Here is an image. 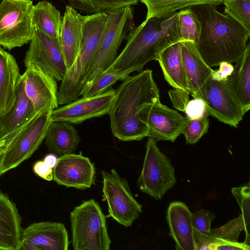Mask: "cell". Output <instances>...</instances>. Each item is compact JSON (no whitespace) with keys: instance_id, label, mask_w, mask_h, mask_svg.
Wrapping results in <instances>:
<instances>
[{"instance_id":"23","label":"cell","mask_w":250,"mask_h":250,"mask_svg":"<svg viewBox=\"0 0 250 250\" xmlns=\"http://www.w3.org/2000/svg\"><path fill=\"white\" fill-rule=\"evenodd\" d=\"M39 114L25 92L21 79L14 105L10 111L0 117V125L4 136L20 131Z\"/></svg>"},{"instance_id":"31","label":"cell","mask_w":250,"mask_h":250,"mask_svg":"<svg viewBox=\"0 0 250 250\" xmlns=\"http://www.w3.org/2000/svg\"><path fill=\"white\" fill-rule=\"evenodd\" d=\"M178 23L182 41L197 43L201 31V23L190 7L178 12Z\"/></svg>"},{"instance_id":"18","label":"cell","mask_w":250,"mask_h":250,"mask_svg":"<svg viewBox=\"0 0 250 250\" xmlns=\"http://www.w3.org/2000/svg\"><path fill=\"white\" fill-rule=\"evenodd\" d=\"M21 80L16 59L0 46V117L14 105Z\"/></svg>"},{"instance_id":"30","label":"cell","mask_w":250,"mask_h":250,"mask_svg":"<svg viewBox=\"0 0 250 250\" xmlns=\"http://www.w3.org/2000/svg\"><path fill=\"white\" fill-rule=\"evenodd\" d=\"M139 0H68L69 6L88 15L107 13L138 3Z\"/></svg>"},{"instance_id":"3","label":"cell","mask_w":250,"mask_h":250,"mask_svg":"<svg viewBox=\"0 0 250 250\" xmlns=\"http://www.w3.org/2000/svg\"><path fill=\"white\" fill-rule=\"evenodd\" d=\"M127 42L111 65L125 71H141L149 62L156 60L167 47L181 42L178 23V12L167 16L146 19L132 29Z\"/></svg>"},{"instance_id":"16","label":"cell","mask_w":250,"mask_h":250,"mask_svg":"<svg viewBox=\"0 0 250 250\" xmlns=\"http://www.w3.org/2000/svg\"><path fill=\"white\" fill-rule=\"evenodd\" d=\"M53 175L59 185L84 190L95 184L96 170L89 158L71 153L58 157Z\"/></svg>"},{"instance_id":"5","label":"cell","mask_w":250,"mask_h":250,"mask_svg":"<svg viewBox=\"0 0 250 250\" xmlns=\"http://www.w3.org/2000/svg\"><path fill=\"white\" fill-rule=\"evenodd\" d=\"M106 217L93 199L83 201L70 214L72 245L74 250H109Z\"/></svg>"},{"instance_id":"32","label":"cell","mask_w":250,"mask_h":250,"mask_svg":"<svg viewBox=\"0 0 250 250\" xmlns=\"http://www.w3.org/2000/svg\"><path fill=\"white\" fill-rule=\"evenodd\" d=\"M250 222H248L243 215H240L231 220L225 225L215 229H210V234L213 236L225 240L237 242L238 237L242 230L246 232V239L244 242L250 245Z\"/></svg>"},{"instance_id":"22","label":"cell","mask_w":250,"mask_h":250,"mask_svg":"<svg viewBox=\"0 0 250 250\" xmlns=\"http://www.w3.org/2000/svg\"><path fill=\"white\" fill-rule=\"evenodd\" d=\"M181 55L188 89L193 96L210 77L214 70L206 63L196 44L192 42L181 41Z\"/></svg>"},{"instance_id":"12","label":"cell","mask_w":250,"mask_h":250,"mask_svg":"<svg viewBox=\"0 0 250 250\" xmlns=\"http://www.w3.org/2000/svg\"><path fill=\"white\" fill-rule=\"evenodd\" d=\"M25 67L35 65L61 82L67 70L59 39L33 27L32 39L24 60Z\"/></svg>"},{"instance_id":"36","label":"cell","mask_w":250,"mask_h":250,"mask_svg":"<svg viewBox=\"0 0 250 250\" xmlns=\"http://www.w3.org/2000/svg\"><path fill=\"white\" fill-rule=\"evenodd\" d=\"M231 192L240 206L241 214L250 222V183L244 186L232 188Z\"/></svg>"},{"instance_id":"15","label":"cell","mask_w":250,"mask_h":250,"mask_svg":"<svg viewBox=\"0 0 250 250\" xmlns=\"http://www.w3.org/2000/svg\"><path fill=\"white\" fill-rule=\"evenodd\" d=\"M69 245L63 224L41 222L22 229L18 250H68Z\"/></svg>"},{"instance_id":"2","label":"cell","mask_w":250,"mask_h":250,"mask_svg":"<svg viewBox=\"0 0 250 250\" xmlns=\"http://www.w3.org/2000/svg\"><path fill=\"white\" fill-rule=\"evenodd\" d=\"M160 100L159 90L151 70L127 76L116 90L108 113L113 136L123 141H139L147 137V126L139 118L141 106Z\"/></svg>"},{"instance_id":"45","label":"cell","mask_w":250,"mask_h":250,"mask_svg":"<svg viewBox=\"0 0 250 250\" xmlns=\"http://www.w3.org/2000/svg\"><path fill=\"white\" fill-rule=\"evenodd\" d=\"M4 151H3L2 152H0V176L2 174L1 171V167L2 164V160L4 156Z\"/></svg>"},{"instance_id":"21","label":"cell","mask_w":250,"mask_h":250,"mask_svg":"<svg viewBox=\"0 0 250 250\" xmlns=\"http://www.w3.org/2000/svg\"><path fill=\"white\" fill-rule=\"evenodd\" d=\"M82 16L74 8L69 5L66 6L59 39L67 69L74 63L79 51Z\"/></svg>"},{"instance_id":"25","label":"cell","mask_w":250,"mask_h":250,"mask_svg":"<svg viewBox=\"0 0 250 250\" xmlns=\"http://www.w3.org/2000/svg\"><path fill=\"white\" fill-rule=\"evenodd\" d=\"M156 61L160 64L165 80L171 86L189 92L181 55V42L165 49Z\"/></svg>"},{"instance_id":"44","label":"cell","mask_w":250,"mask_h":250,"mask_svg":"<svg viewBox=\"0 0 250 250\" xmlns=\"http://www.w3.org/2000/svg\"><path fill=\"white\" fill-rule=\"evenodd\" d=\"M20 132L16 133L14 134L8 136L0 140V152L5 151L6 150L9 143Z\"/></svg>"},{"instance_id":"47","label":"cell","mask_w":250,"mask_h":250,"mask_svg":"<svg viewBox=\"0 0 250 250\" xmlns=\"http://www.w3.org/2000/svg\"><path fill=\"white\" fill-rule=\"evenodd\" d=\"M3 0H0V4H1V2Z\"/></svg>"},{"instance_id":"19","label":"cell","mask_w":250,"mask_h":250,"mask_svg":"<svg viewBox=\"0 0 250 250\" xmlns=\"http://www.w3.org/2000/svg\"><path fill=\"white\" fill-rule=\"evenodd\" d=\"M167 221L169 235L175 243L176 250H194L191 212L182 202L174 201L167 209Z\"/></svg>"},{"instance_id":"26","label":"cell","mask_w":250,"mask_h":250,"mask_svg":"<svg viewBox=\"0 0 250 250\" xmlns=\"http://www.w3.org/2000/svg\"><path fill=\"white\" fill-rule=\"evenodd\" d=\"M233 71L228 78L233 92L245 112L250 108V43L235 62Z\"/></svg>"},{"instance_id":"14","label":"cell","mask_w":250,"mask_h":250,"mask_svg":"<svg viewBox=\"0 0 250 250\" xmlns=\"http://www.w3.org/2000/svg\"><path fill=\"white\" fill-rule=\"evenodd\" d=\"M115 91L116 90L109 89L103 94L79 98L57 108L51 112V121H63L78 124L93 118L108 114Z\"/></svg>"},{"instance_id":"17","label":"cell","mask_w":250,"mask_h":250,"mask_svg":"<svg viewBox=\"0 0 250 250\" xmlns=\"http://www.w3.org/2000/svg\"><path fill=\"white\" fill-rule=\"evenodd\" d=\"M21 75L25 92L37 113L58 108L57 81L35 65H29Z\"/></svg>"},{"instance_id":"13","label":"cell","mask_w":250,"mask_h":250,"mask_svg":"<svg viewBox=\"0 0 250 250\" xmlns=\"http://www.w3.org/2000/svg\"><path fill=\"white\" fill-rule=\"evenodd\" d=\"M138 115L139 119L147 127V137L156 142H174L181 134L187 120L176 111L162 104L160 100L143 104Z\"/></svg>"},{"instance_id":"37","label":"cell","mask_w":250,"mask_h":250,"mask_svg":"<svg viewBox=\"0 0 250 250\" xmlns=\"http://www.w3.org/2000/svg\"><path fill=\"white\" fill-rule=\"evenodd\" d=\"M194 250H215L217 238L211 234H206L193 228Z\"/></svg>"},{"instance_id":"20","label":"cell","mask_w":250,"mask_h":250,"mask_svg":"<svg viewBox=\"0 0 250 250\" xmlns=\"http://www.w3.org/2000/svg\"><path fill=\"white\" fill-rule=\"evenodd\" d=\"M18 208L0 191V250H18L22 229Z\"/></svg>"},{"instance_id":"28","label":"cell","mask_w":250,"mask_h":250,"mask_svg":"<svg viewBox=\"0 0 250 250\" xmlns=\"http://www.w3.org/2000/svg\"><path fill=\"white\" fill-rule=\"evenodd\" d=\"M147 8L146 19L167 16L179 10L200 4L218 5L223 0H140Z\"/></svg>"},{"instance_id":"7","label":"cell","mask_w":250,"mask_h":250,"mask_svg":"<svg viewBox=\"0 0 250 250\" xmlns=\"http://www.w3.org/2000/svg\"><path fill=\"white\" fill-rule=\"evenodd\" d=\"M32 0H3L0 4V45L10 50L30 42L33 34Z\"/></svg>"},{"instance_id":"43","label":"cell","mask_w":250,"mask_h":250,"mask_svg":"<svg viewBox=\"0 0 250 250\" xmlns=\"http://www.w3.org/2000/svg\"><path fill=\"white\" fill-rule=\"evenodd\" d=\"M58 157L54 154L50 153L46 155L43 159V162L49 167L53 168L57 164Z\"/></svg>"},{"instance_id":"41","label":"cell","mask_w":250,"mask_h":250,"mask_svg":"<svg viewBox=\"0 0 250 250\" xmlns=\"http://www.w3.org/2000/svg\"><path fill=\"white\" fill-rule=\"evenodd\" d=\"M219 65V69L213 70L210 76L211 78L217 81L227 80L233 71V66L231 63L226 62H221Z\"/></svg>"},{"instance_id":"33","label":"cell","mask_w":250,"mask_h":250,"mask_svg":"<svg viewBox=\"0 0 250 250\" xmlns=\"http://www.w3.org/2000/svg\"><path fill=\"white\" fill-rule=\"evenodd\" d=\"M224 14L234 19L250 33V0H223Z\"/></svg>"},{"instance_id":"38","label":"cell","mask_w":250,"mask_h":250,"mask_svg":"<svg viewBox=\"0 0 250 250\" xmlns=\"http://www.w3.org/2000/svg\"><path fill=\"white\" fill-rule=\"evenodd\" d=\"M184 112L188 119H199L208 114L204 101L198 98H194L193 99L188 101Z\"/></svg>"},{"instance_id":"40","label":"cell","mask_w":250,"mask_h":250,"mask_svg":"<svg viewBox=\"0 0 250 250\" xmlns=\"http://www.w3.org/2000/svg\"><path fill=\"white\" fill-rule=\"evenodd\" d=\"M250 245L245 243L232 242L217 238L215 250H249Z\"/></svg>"},{"instance_id":"11","label":"cell","mask_w":250,"mask_h":250,"mask_svg":"<svg viewBox=\"0 0 250 250\" xmlns=\"http://www.w3.org/2000/svg\"><path fill=\"white\" fill-rule=\"evenodd\" d=\"M52 111L40 113L9 143L2 162V174L18 166L39 147L52 122Z\"/></svg>"},{"instance_id":"27","label":"cell","mask_w":250,"mask_h":250,"mask_svg":"<svg viewBox=\"0 0 250 250\" xmlns=\"http://www.w3.org/2000/svg\"><path fill=\"white\" fill-rule=\"evenodd\" d=\"M62 17L51 3L42 0L34 5L32 12V22L47 35L59 38Z\"/></svg>"},{"instance_id":"42","label":"cell","mask_w":250,"mask_h":250,"mask_svg":"<svg viewBox=\"0 0 250 250\" xmlns=\"http://www.w3.org/2000/svg\"><path fill=\"white\" fill-rule=\"evenodd\" d=\"M35 174L42 179L50 181L53 180V168L46 165L43 161H38L33 166Z\"/></svg>"},{"instance_id":"1","label":"cell","mask_w":250,"mask_h":250,"mask_svg":"<svg viewBox=\"0 0 250 250\" xmlns=\"http://www.w3.org/2000/svg\"><path fill=\"white\" fill-rule=\"evenodd\" d=\"M190 7L201 23L196 45L206 63L211 67L223 62H235L246 50L250 33L236 20L219 12L216 5Z\"/></svg>"},{"instance_id":"29","label":"cell","mask_w":250,"mask_h":250,"mask_svg":"<svg viewBox=\"0 0 250 250\" xmlns=\"http://www.w3.org/2000/svg\"><path fill=\"white\" fill-rule=\"evenodd\" d=\"M132 70H121L110 66L102 73L87 86L82 89L80 96L89 97L103 94L107 91L118 81L123 80Z\"/></svg>"},{"instance_id":"4","label":"cell","mask_w":250,"mask_h":250,"mask_svg":"<svg viewBox=\"0 0 250 250\" xmlns=\"http://www.w3.org/2000/svg\"><path fill=\"white\" fill-rule=\"evenodd\" d=\"M106 13L82 16V39L78 54L58 89L59 105L78 99L104 29Z\"/></svg>"},{"instance_id":"9","label":"cell","mask_w":250,"mask_h":250,"mask_svg":"<svg viewBox=\"0 0 250 250\" xmlns=\"http://www.w3.org/2000/svg\"><path fill=\"white\" fill-rule=\"evenodd\" d=\"M192 97L204 101L208 116L234 127L246 113L231 89L228 79L217 81L210 77Z\"/></svg>"},{"instance_id":"10","label":"cell","mask_w":250,"mask_h":250,"mask_svg":"<svg viewBox=\"0 0 250 250\" xmlns=\"http://www.w3.org/2000/svg\"><path fill=\"white\" fill-rule=\"evenodd\" d=\"M102 192L108 205V217L125 227L131 226L142 212V206L133 197L127 181L115 169L101 171Z\"/></svg>"},{"instance_id":"24","label":"cell","mask_w":250,"mask_h":250,"mask_svg":"<svg viewBox=\"0 0 250 250\" xmlns=\"http://www.w3.org/2000/svg\"><path fill=\"white\" fill-rule=\"evenodd\" d=\"M44 140L48 151L58 157L74 153L81 142L77 130L63 121H52Z\"/></svg>"},{"instance_id":"35","label":"cell","mask_w":250,"mask_h":250,"mask_svg":"<svg viewBox=\"0 0 250 250\" xmlns=\"http://www.w3.org/2000/svg\"><path fill=\"white\" fill-rule=\"evenodd\" d=\"M215 217V215L206 209L191 213L193 227L202 233L210 234L211 224Z\"/></svg>"},{"instance_id":"39","label":"cell","mask_w":250,"mask_h":250,"mask_svg":"<svg viewBox=\"0 0 250 250\" xmlns=\"http://www.w3.org/2000/svg\"><path fill=\"white\" fill-rule=\"evenodd\" d=\"M189 93L188 91L176 88L169 91V97L173 106L183 111H184L186 105L188 102Z\"/></svg>"},{"instance_id":"46","label":"cell","mask_w":250,"mask_h":250,"mask_svg":"<svg viewBox=\"0 0 250 250\" xmlns=\"http://www.w3.org/2000/svg\"><path fill=\"white\" fill-rule=\"evenodd\" d=\"M5 137H6L4 136V134L3 133V132L0 125V140H1V139H3Z\"/></svg>"},{"instance_id":"6","label":"cell","mask_w":250,"mask_h":250,"mask_svg":"<svg viewBox=\"0 0 250 250\" xmlns=\"http://www.w3.org/2000/svg\"><path fill=\"white\" fill-rule=\"evenodd\" d=\"M106 14L104 29L83 88L111 66L122 42L133 29V10L131 6L107 12Z\"/></svg>"},{"instance_id":"34","label":"cell","mask_w":250,"mask_h":250,"mask_svg":"<svg viewBox=\"0 0 250 250\" xmlns=\"http://www.w3.org/2000/svg\"><path fill=\"white\" fill-rule=\"evenodd\" d=\"M208 115L196 119L186 121L181 134H184L187 144L193 145L207 133L209 127Z\"/></svg>"},{"instance_id":"8","label":"cell","mask_w":250,"mask_h":250,"mask_svg":"<svg viewBox=\"0 0 250 250\" xmlns=\"http://www.w3.org/2000/svg\"><path fill=\"white\" fill-rule=\"evenodd\" d=\"M176 183L174 168L169 159L148 137L143 166L138 179V188L156 200L161 199Z\"/></svg>"}]
</instances>
